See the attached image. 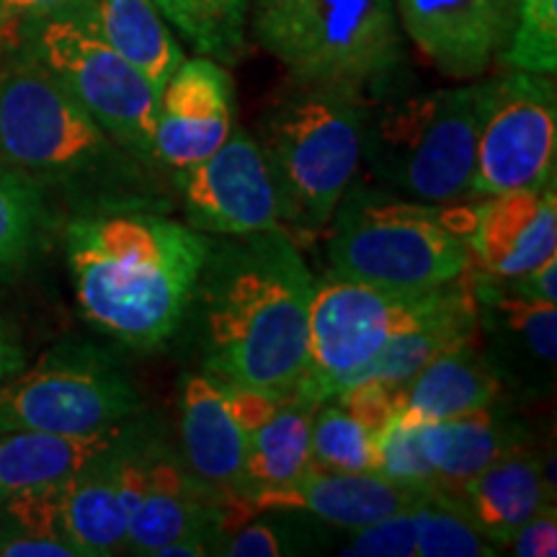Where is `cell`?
I'll use <instances>...</instances> for the list:
<instances>
[{"mask_svg":"<svg viewBox=\"0 0 557 557\" xmlns=\"http://www.w3.org/2000/svg\"><path fill=\"white\" fill-rule=\"evenodd\" d=\"M308 263L284 227L209 238L184 320H194L201 372L227 385L287 393L308 369Z\"/></svg>","mask_w":557,"mask_h":557,"instance_id":"obj_1","label":"cell"},{"mask_svg":"<svg viewBox=\"0 0 557 557\" xmlns=\"http://www.w3.org/2000/svg\"><path fill=\"white\" fill-rule=\"evenodd\" d=\"M374 438L364 423L341 406L338 398L323 400L312 416L310 468L333 472H372Z\"/></svg>","mask_w":557,"mask_h":557,"instance_id":"obj_31","label":"cell"},{"mask_svg":"<svg viewBox=\"0 0 557 557\" xmlns=\"http://www.w3.org/2000/svg\"><path fill=\"white\" fill-rule=\"evenodd\" d=\"M26 367V348L13 325L0 315V387Z\"/></svg>","mask_w":557,"mask_h":557,"instance_id":"obj_41","label":"cell"},{"mask_svg":"<svg viewBox=\"0 0 557 557\" xmlns=\"http://www.w3.org/2000/svg\"><path fill=\"white\" fill-rule=\"evenodd\" d=\"M122 426L86 436L0 431V504L21 491L54 485L75 475L90 457L99 455L120 434Z\"/></svg>","mask_w":557,"mask_h":557,"instance_id":"obj_26","label":"cell"},{"mask_svg":"<svg viewBox=\"0 0 557 557\" xmlns=\"http://www.w3.org/2000/svg\"><path fill=\"white\" fill-rule=\"evenodd\" d=\"M78 0H0V37L24 29L32 21L67 11Z\"/></svg>","mask_w":557,"mask_h":557,"instance_id":"obj_39","label":"cell"},{"mask_svg":"<svg viewBox=\"0 0 557 557\" xmlns=\"http://www.w3.org/2000/svg\"><path fill=\"white\" fill-rule=\"evenodd\" d=\"M65 253L83 318L122 346L156 351L184 325L209 235L158 209H122L70 218Z\"/></svg>","mask_w":557,"mask_h":557,"instance_id":"obj_3","label":"cell"},{"mask_svg":"<svg viewBox=\"0 0 557 557\" xmlns=\"http://www.w3.org/2000/svg\"><path fill=\"white\" fill-rule=\"evenodd\" d=\"M547 468L537 451L519 447L493 459L459 493L480 532L496 547H506L521 524L547 504Z\"/></svg>","mask_w":557,"mask_h":557,"instance_id":"obj_24","label":"cell"},{"mask_svg":"<svg viewBox=\"0 0 557 557\" xmlns=\"http://www.w3.org/2000/svg\"><path fill=\"white\" fill-rule=\"evenodd\" d=\"M498 406L500 403L475 410V413L418 426L423 455L434 470L436 491L457 498L462 487L493 459L511 449L527 447L524 431L517 421L500 413Z\"/></svg>","mask_w":557,"mask_h":557,"instance_id":"obj_23","label":"cell"},{"mask_svg":"<svg viewBox=\"0 0 557 557\" xmlns=\"http://www.w3.org/2000/svg\"><path fill=\"white\" fill-rule=\"evenodd\" d=\"M470 248L472 269L498 282L524 276L557 256L555 181L480 199Z\"/></svg>","mask_w":557,"mask_h":557,"instance_id":"obj_19","label":"cell"},{"mask_svg":"<svg viewBox=\"0 0 557 557\" xmlns=\"http://www.w3.org/2000/svg\"><path fill=\"white\" fill-rule=\"evenodd\" d=\"M475 338L504 389L524 398H547L557 367V305L517 295L498 278L472 269Z\"/></svg>","mask_w":557,"mask_h":557,"instance_id":"obj_14","label":"cell"},{"mask_svg":"<svg viewBox=\"0 0 557 557\" xmlns=\"http://www.w3.org/2000/svg\"><path fill=\"white\" fill-rule=\"evenodd\" d=\"M508 553L517 557H555L557 555V511L545 504L527 524L519 527L508 542Z\"/></svg>","mask_w":557,"mask_h":557,"instance_id":"obj_38","label":"cell"},{"mask_svg":"<svg viewBox=\"0 0 557 557\" xmlns=\"http://www.w3.org/2000/svg\"><path fill=\"white\" fill-rule=\"evenodd\" d=\"M367 101L361 90L292 78L261 111L256 143L287 233L318 235L359 176Z\"/></svg>","mask_w":557,"mask_h":557,"instance_id":"obj_4","label":"cell"},{"mask_svg":"<svg viewBox=\"0 0 557 557\" xmlns=\"http://www.w3.org/2000/svg\"><path fill=\"white\" fill-rule=\"evenodd\" d=\"M480 83L436 88L369 109L361 163L380 189L423 205L470 199Z\"/></svg>","mask_w":557,"mask_h":557,"instance_id":"obj_6","label":"cell"},{"mask_svg":"<svg viewBox=\"0 0 557 557\" xmlns=\"http://www.w3.org/2000/svg\"><path fill=\"white\" fill-rule=\"evenodd\" d=\"M220 382V380H218ZM222 395H225V403L233 413L243 434H253L261 423H267L271 413H274L278 406V398L282 395L267 393V389H253V387H240V385H227V382H220Z\"/></svg>","mask_w":557,"mask_h":557,"instance_id":"obj_37","label":"cell"},{"mask_svg":"<svg viewBox=\"0 0 557 557\" xmlns=\"http://www.w3.org/2000/svg\"><path fill=\"white\" fill-rule=\"evenodd\" d=\"M470 297L472 269L429 292H393L329 274L312 292L308 369L299 385L320 403L336 398L387 341Z\"/></svg>","mask_w":557,"mask_h":557,"instance_id":"obj_8","label":"cell"},{"mask_svg":"<svg viewBox=\"0 0 557 557\" xmlns=\"http://www.w3.org/2000/svg\"><path fill=\"white\" fill-rule=\"evenodd\" d=\"M227 529V513L220 498L186 468L178 451L156 434L148 457V478L129 519L124 553L156 557L158 549L171 542L205 537L218 555Z\"/></svg>","mask_w":557,"mask_h":557,"instance_id":"obj_16","label":"cell"},{"mask_svg":"<svg viewBox=\"0 0 557 557\" xmlns=\"http://www.w3.org/2000/svg\"><path fill=\"white\" fill-rule=\"evenodd\" d=\"M421 493L408 491L377 470L333 472L310 468L289 493L278 496L269 511H302L320 524L361 529L374 521L408 511Z\"/></svg>","mask_w":557,"mask_h":557,"instance_id":"obj_22","label":"cell"},{"mask_svg":"<svg viewBox=\"0 0 557 557\" xmlns=\"http://www.w3.org/2000/svg\"><path fill=\"white\" fill-rule=\"evenodd\" d=\"M500 284L511 292H517V295L540 299V302L557 305V256L542 261L540 267L527 271L524 276L506 278V282H500Z\"/></svg>","mask_w":557,"mask_h":557,"instance_id":"obj_40","label":"cell"},{"mask_svg":"<svg viewBox=\"0 0 557 557\" xmlns=\"http://www.w3.org/2000/svg\"><path fill=\"white\" fill-rule=\"evenodd\" d=\"M0 165L70 218L169 207L160 171L114 143L26 45L0 67Z\"/></svg>","mask_w":557,"mask_h":557,"instance_id":"obj_2","label":"cell"},{"mask_svg":"<svg viewBox=\"0 0 557 557\" xmlns=\"http://www.w3.org/2000/svg\"><path fill=\"white\" fill-rule=\"evenodd\" d=\"M374 470L393 483L413 493L436 491L434 470H431L426 455H423L418 426H400L389 421L385 429L374 436Z\"/></svg>","mask_w":557,"mask_h":557,"instance_id":"obj_33","label":"cell"},{"mask_svg":"<svg viewBox=\"0 0 557 557\" xmlns=\"http://www.w3.org/2000/svg\"><path fill=\"white\" fill-rule=\"evenodd\" d=\"M156 431L127 421L99 455L65 480L62 532L78 557L122 555L143 496Z\"/></svg>","mask_w":557,"mask_h":557,"instance_id":"obj_12","label":"cell"},{"mask_svg":"<svg viewBox=\"0 0 557 557\" xmlns=\"http://www.w3.org/2000/svg\"><path fill=\"white\" fill-rule=\"evenodd\" d=\"M52 207L32 181L0 165V278L29 267L52 227Z\"/></svg>","mask_w":557,"mask_h":557,"instance_id":"obj_29","label":"cell"},{"mask_svg":"<svg viewBox=\"0 0 557 557\" xmlns=\"http://www.w3.org/2000/svg\"><path fill=\"white\" fill-rule=\"evenodd\" d=\"M557 96L553 75L508 70L480 83L470 199L540 189L555 181Z\"/></svg>","mask_w":557,"mask_h":557,"instance_id":"obj_11","label":"cell"},{"mask_svg":"<svg viewBox=\"0 0 557 557\" xmlns=\"http://www.w3.org/2000/svg\"><path fill=\"white\" fill-rule=\"evenodd\" d=\"M156 5L201 58L235 65L246 54L250 0H156Z\"/></svg>","mask_w":557,"mask_h":557,"instance_id":"obj_28","label":"cell"},{"mask_svg":"<svg viewBox=\"0 0 557 557\" xmlns=\"http://www.w3.org/2000/svg\"><path fill=\"white\" fill-rule=\"evenodd\" d=\"M498 374L480 354L478 341H462L438 351L421 372L395 393V421L400 426L447 421L504 400Z\"/></svg>","mask_w":557,"mask_h":557,"instance_id":"obj_20","label":"cell"},{"mask_svg":"<svg viewBox=\"0 0 557 557\" xmlns=\"http://www.w3.org/2000/svg\"><path fill=\"white\" fill-rule=\"evenodd\" d=\"M73 9L150 81L158 96L184 62V52L156 0H78Z\"/></svg>","mask_w":557,"mask_h":557,"instance_id":"obj_25","label":"cell"},{"mask_svg":"<svg viewBox=\"0 0 557 557\" xmlns=\"http://www.w3.org/2000/svg\"><path fill=\"white\" fill-rule=\"evenodd\" d=\"M302 549V542L292 537V527L278 521H243L238 532L225 534L218 555L225 557H278L295 555Z\"/></svg>","mask_w":557,"mask_h":557,"instance_id":"obj_35","label":"cell"},{"mask_svg":"<svg viewBox=\"0 0 557 557\" xmlns=\"http://www.w3.org/2000/svg\"><path fill=\"white\" fill-rule=\"evenodd\" d=\"M341 555L346 557H416L413 513L398 511L374 524L354 529Z\"/></svg>","mask_w":557,"mask_h":557,"instance_id":"obj_34","label":"cell"},{"mask_svg":"<svg viewBox=\"0 0 557 557\" xmlns=\"http://www.w3.org/2000/svg\"><path fill=\"white\" fill-rule=\"evenodd\" d=\"M235 86L227 65L184 60L158 96L156 156L171 173L212 156L233 132Z\"/></svg>","mask_w":557,"mask_h":557,"instance_id":"obj_18","label":"cell"},{"mask_svg":"<svg viewBox=\"0 0 557 557\" xmlns=\"http://www.w3.org/2000/svg\"><path fill=\"white\" fill-rule=\"evenodd\" d=\"M416 521V557H493L500 549L480 532L462 500L426 491L410 506Z\"/></svg>","mask_w":557,"mask_h":557,"instance_id":"obj_30","label":"cell"},{"mask_svg":"<svg viewBox=\"0 0 557 557\" xmlns=\"http://www.w3.org/2000/svg\"><path fill=\"white\" fill-rule=\"evenodd\" d=\"M395 11L408 39L455 81H475L500 60L517 24V0H398Z\"/></svg>","mask_w":557,"mask_h":557,"instance_id":"obj_15","label":"cell"},{"mask_svg":"<svg viewBox=\"0 0 557 557\" xmlns=\"http://www.w3.org/2000/svg\"><path fill=\"white\" fill-rule=\"evenodd\" d=\"M246 434L230 413L220 382L205 372L181 385V459L220 498L227 524L253 517L246 470Z\"/></svg>","mask_w":557,"mask_h":557,"instance_id":"obj_17","label":"cell"},{"mask_svg":"<svg viewBox=\"0 0 557 557\" xmlns=\"http://www.w3.org/2000/svg\"><path fill=\"white\" fill-rule=\"evenodd\" d=\"M475 299H465L462 305L451 308L442 315H436L429 323L418 325L413 331L400 333L393 341L367 361L364 367L348 380L346 387L359 385V382H380L398 393L413 374L421 372L431 359L436 357L444 348L462 344V341H478L475 338Z\"/></svg>","mask_w":557,"mask_h":557,"instance_id":"obj_27","label":"cell"},{"mask_svg":"<svg viewBox=\"0 0 557 557\" xmlns=\"http://www.w3.org/2000/svg\"><path fill=\"white\" fill-rule=\"evenodd\" d=\"M248 26L297 81L364 94L403 65L393 0H250Z\"/></svg>","mask_w":557,"mask_h":557,"instance_id":"obj_7","label":"cell"},{"mask_svg":"<svg viewBox=\"0 0 557 557\" xmlns=\"http://www.w3.org/2000/svg\"><path fill=\"white\" fill-rule=\"evenodd\" d=\"M139 408L135 385L107 348L65 341L0 387V431L101 434Z\"/></svg>","mask_w":557,"mask_h":557,"instance_id":"obj_10","label":"cell"},{"mask_svg":"<svg viewBox=\"0 0 557 557\" xmlns=\"http://www.w3.org/2000/svg\"><path fill=\"white\" fill-rule=\"evenodd\" d=\"M331 274L393 292H429L472 269L475 207L423 205L357 178L329 225Z\"/></svg>","mask_w":557,"mask_h":557,"instance_id":"obj_5","label":"cell"},{"mask_svg":"<svg viewBox=\"0 0 557 557\" xmlns=\"http://www.w3.org/2000/svg\"><path fill=\"white\" fill-rule=\"evenodd\" d=\"M21 32L34 58L73 94L114 143L148 169L163 171L156 156L158 90L101 39L78 9L37 18Z\"/></svg>","mask_w":557,"mask_h":557,"instance_id":"obj_9","label":"cell"},{"mask_svg":"<svg viewBox=\"0 0 557 557\" xmlns=\"http://www.w3.org/2000/svg\"><path fill=\"white\" fill-rule=\"evenodd\" d=\"M186 225L209 238H235L282 227L276 194L253 135L230 137L212 156L173 173Z\"/></svg>","mask_w":557,"mask_h":557,"instance_id":"obj_13","label":"cell"},{"mask_svg":"<svg viewBox=\"0 0 557 557\" xmlns=\"http://www.w3.org/2000/svg\"><path fill=\"white\" fill-rule=\"evenodd\" d=\"M336 398L348 413L364 423L372 438L395 418V393L380 382H359L341 389Z\"/></svg>","mask_w":557,"mask_h":557,"instance_id":"obj_36","label":"cell"},{"mask_svg":"<svg viewBox=\"0 0 557 557\" xmlns=\"http://www.w3.org/2000/svg\"><path fill=\"white\" fill-rule=\"evenodd\" d=\"M318 406L315 395L297 382L278 398L269 421L246 436V470L256 513L269 511L310 470V431Z\"/></svg>","mask_w":557,"mask_h":557,"instance_id":"obj_21","label":"cell"},{"mask_svg":"<svg viewBox=\"0 0 557 557\" xmlns=\"http://www.w3.org/2000/svg\"><path fill=\"white\" fill-rule=\"evenodd\" d=\"M500 62L508 70L555 75L557 70V0H517V24Z\"/></svg>","mask_w":557,"mask_h":557,"instance_id":"obj_32","label":"cell"}]
</instances>
